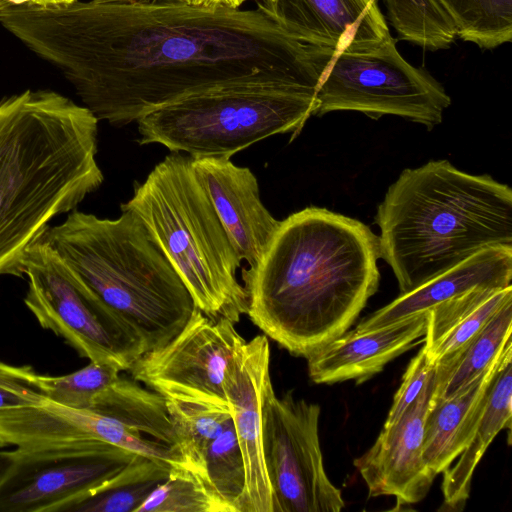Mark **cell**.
I'll list each match as a JSON object with an SVG mask.
<instances>
[{
  "mask_svg": "<svg viewBox=\"0 0 512 512\" xmlns=\"http://www.w3.org/2000/svg\"><path fill=\"white\" fill-rule=\"evenodd\" d=\"M512 342L508 344L490 385L478 425L456 464L443 472V505L440 510L462 511L469 498L474 471L498 433L511 430Z\"/></svg>",
  "mask_w": 512,
  "mask_h": 512,
  "instance_id": "21",
  "label": "cell"
},
{
  "mask_svg": "<svg viewBox=\"0 0 512 512\" xmlns=\"http://www.w3.org/2000/svg\"><path fill=\"white\" fill-rule=\"evenodd\" d=\"M65 3V0H0V5H34V6H48Z\"/></svg>",
  "mask_w": 512,
  "mask_h": 512,
  "instance_id": "34",
  "label": "cell"
},
{
  "mask_svg": "<svg viewBox=\"0 0 512 512\" xmlns=\"http://www.w3.org/2000/svg\"><path fill=\"white\" fill-rule=\"evenodd\" d=\"M72 1H74V0H65V3H70Z\"/></svg>",
  "mask_w": 512,
  "mask_h": 512,
  "instance_id": "36",
  "label": "cell"
},
{
  "mask_svg": "<svg viewBox=\"0 0 512 512\" xmlns=\"http://www.w3.org/2000/svg\"><path fill=\"white\" fill-rule=\"evenodd\" d=\"M25 275L28 309L80 356L129 371L144 353L131 328L84 285L43 236L28 251Z\"/></svg>",
  "mask_w": 512,
  "mask_h": 512,
  "instance_id": "9",
  "label": "cell"
},
{
  "mask_svg": "<svg viewBox=\"0 0 512 512\" xmlns=\"http://www.w3.org/2000/svg\"><path fill=\"white\" fill-rule=\"evenodd\" d=\"M167 410L177 437V448L190 470L197 473L207 446L232 420L229 405L168 400Z\"/></svg>",
  "mask_w": 512,
  "mask_h": 512,
  "instance_id": "27",
  "label": "cell"
},
{
  "mask_svg": "<svg viewBox=\"0 0 512 512\" xmlns=\"http://www.w3.org/2000/svg\"><path fill=\"white\" fill-rule=\"evenodd\" d=\"M43 238L131 328L144 353L168 343L197 309L173 266L128 211L107 219L73 210Z\"/></svg>",
  "mask_w": 512,
  "mask_h": 512,
  "instance_id": "5",
  "label": "cell"
},
{
  "mask_svg": "<svg viewBox=\"0 0 512 512\" xmlns=\"http://www.w3.org/2000/svg\"><path fill=\"white\" fill-rule=\"evenodd\" d=\"M270 387V346L267 336L258 335L237 350L224 378L246 468L247 512H273L262 449V406Z\"/></svg>",
  "mask_w": 512,
  "mask_h": 512,
  "instance_id": "15",
  "label": "cell"
},
{
  "mask_svg": "<svg viewBox=\"0 0 512 512\" xmlns=\"http://www.w3.org/2000/svg\"><path fill=\"white\" fill-rule=\"evenodd\" d=\"M511 342L510 339L483 373L454 396L430 403L424 426L423 459L435 476L451 466L470 442L492 380Z\"/></svg>",
  "mask_w": 512,
  "mask_h": 512,
  "instance_id": "20",
  "label": "cell"
},
{
  "mask_svg": "<svg viewBox=\"0 0 512 512\" xmlns=\"http://www.w3.org/2000/svg\"><path fill=\"white\" fill-rule=\"evenodd\" d=\"M98 122L53 90L0 100V276L25 275L28 251L50 221L76 210L103 183Z\"/></svg>",
  "mask_w": 512,
  "mask_h": 512,
  "instance_id": "3",
  "label": "cell"
},
{
  "mask_svg": "<svg viewBox=\"0 0 512 512\" xmlns=\"http://www.w3.org/2000/svg\"><path fill=\"white\" fill-rule=\"evenodd\" d=\"M304 42L334 50L369 49L391 36L377 0H255Z\"/></svg>",
  "mask_w": 512,
  "mask_h": 512,
  "instance_id": "16",
  "label": "cell"
},
{
  "mask_svg": "<svg viewBox=\"0 0 512 512\" xmlns=\"http://www.w3.org/2000/svg\"><path fill=\"white\" fill-rule=\"evenodd\" d=\"M172 468L135 454L120 472L90 493L64 504L58 512H136Z\"/></svg>",
  "mask_w": 512,
  "mask_h": 512,
  "instance_id": "25",
  "label": "cell"
},
{
  "mask_svg": "<svg viewBox=\"0 0 512 512\" xmlns=\"http://www.w3.org/2000/svg\"><path fill=\"white\" fill-rule=\"evenodd\" d=\"M89 409L109 416L154 440L177 447L166 399L134 381L119 377L95 396Z\"/></svg>",
  "mask_w": 512,
  "mask_h": 512,
  "instance_id": "24",
  "label": "cell"
},
{
  "mask_svg": "<svg viewBox=\"0 0 512 512\" xmlns=\"http://www.w3.org/2000/svg\"><path fill=\"white\" fill-rule=\"evenodd\" d=\"M37 375L31 366L0 362V410L43 402Z\"/></svg>",
  "mask_w": 512,
  "mask_h": 512,
  "instance_id": "32",
  "label": "cell"
},
{
  "mask_svg": "<svg viewBox=\"0 0 512 512\" xmlns=\"http://www.w3.org/2000/svg\"><path fill=\"white\" fill-rule=\"evenodd\" d=\"M512 301L501 307L462 348L436 362L430 403L448 399L483 373L511 339Z\"/></svg>",
  "mask_w": 512,
  "mask_h": 512,
  "instance_id": "23",
  "label": "cell"
},
{
  "mask_svg": "<svg viewBox=\"0 0 512 512\" xmlns=\"http://www.w3.org/2000/svg\"><path fill=\"white\" fill-rule=\"evenodd\" d=\"M512 301V286L477 287L428 310L424 349L436 363L462 348L494 314Z\"/></svg>",
  "mask_w": 512,
  "mask_h": 512,
  "instance_id": "22",
  "label": "cell"
},
{
  "mask_svg": "<svg viewBox=\"0 0 512 512\" xmlns=\"http://www.w3.org/2000/svg\"><path fill=\"white\" fill-rule=\"evenodd\" d=\"M379 258L378 236L361 221L319 207L295 212L242 270L247 315L307 359L347 332L376 293Z\"/></svg>",
  "mask_w": 512,
  "mask_h": 512,
  "instance_id": "2",
  "label": "cell"
},
{
  "mask_svg": "<svg viewBox=\"0 0 512 512\" xmlns=\"http://www.w3.org/2000/svg\"><path fill=\"white\" fill-rule=\"evenodd\" d=\"M196 5H223L232 8H239L246 0H186Z\"/></svg>",
  "mask_w": 512,
  "mask_h": 512,
  "instance_id": "35",
  "label": "cell"
},
{
  "mask_svg": "<svg viewBox=\"0 0 512 512\" xmlns=\"http://www.w3.org/2000/svg\"><path fill=\"white\" fill-rule=\"evenodd\" d=\"M136 453L104 442L0 451V512H58L120 472Z\"/></svg>",
  "mask_w": 512,
  "mask_h": 512,
  "instance_id": "11",
  "label": "cell"
},
{
  "mask_svg": "<svg viewBox=\"0 0 512 512\" xmlns=\"http://www.w3.org/2000/svg\"><path fill=\"white\" fill-rule=\"evenodd\" d=\"M196 474L227 512H247L246 468L232 420L207 446Z\"/></svg>",
  "mask_w": 512,
  "mask_h": 512,
  "instance_id": "26",
  "label": "cell"
},
{
  "mask_svg": "<svg viewBox=\"0 0 512 512\" xmlns=\"http://www.w3.org/2000/svg\"><path fill=\"white\" fill-rule=\"evenodd\" d=\"M109 443L170 463L171 446L154 440L91 409H77L45 399L34 405L0 410V447L80 446Z\"/></svg>",
  "mask_w": 512,
  "mask_h": 512,
  "instance_id": "13",
  "label": "cell"
},
{
  "mask_svg": "<svg viewBox=\"0 0 512 512\" xmlns=\"http://www.w3.org/2000/svg\"><path fill=\"white\" fill-rule=\"evenodd\" d=\"M380 258L408 292L490 247H512V190L447 160L401 172L377 208Z\"/></svg>",
  "mask_w": 512,
  "mask_h": 512,
  "instance_id": "4",
  "label": "cell"
},
{
  "mask_svg": "<svg viewBox=\"0 0 512 512\" xmlns=\"http://www.w3.org/2000/svg\"><path fill=\"white\" fill-rule=\"evenodd\" d=\"M121 368L108 361H90L85 367L62 376L37 375L44 397L77 409H89L97 394L120 377Z\"/></svg>",
  "mask_w": 512,
  "mask_h": 512,
  "instance_id": "31",
  "label": "cell"
},
{
  "mask_svg": "<svg viewBox=\"0 0 512 512\" xmlns=\"http://www.w3.org/2000/svg\"><path fill=\"white\" fill-rule=\"evenodd\" d=\"M244 343L235 323L197 308L174 338L142 354L129 371L165 399L226 406L225 374Z\"/></svg>",
  "mask_w": 512,
  "mask_h": 512,
  "instance_id": "12",
  "label": "cell"
},
{
  "mask_svg": "<svg viewBox=\"0 0 512 512\" xmlns=\"http://www.w3.org/2000/svg\"><path fill=\"white\" fill-rule=\"evenodd\" d=\"M388 19L401 40L436 51L449 48L457 29L437 0H384Z\"/></svg>",
  "mask_w": 512,
  "mask_h": 512,
  "instance_id": "28",
  "label": "cell"
},
{
  "mask_svg": "<svg viewBox=\"0 0 512 512\" xmlns=\"http://www.w3.org/2000/svg\"><path fill=\"white\" fill-rule=\"evenodd\" d=\"M320 406L278 397L273 386L262 406V449L273 512H339L341 491L324 469L318 425Z\"/></svg>",
  "mask_w": 512,
  "mask_h": 512,
  "instance_id": "10",
  "label": "cell"
},
{
  "mask_svg": "<svg viewBox=\"0 0 512 512\" xmlns=\"http://www.w3.org/2000/svg\"><path fill=\"white\" fill-rule=\"evenodd\" d=\"M314 116L357 111L378 119L395 115L432 130L443 120L451 98L424 67L407 62L390 36L356 52L337 53L315 93Z\"/></svg>",
  "mask_w": 512,
  "mask_h": 512,
  "instance_id": "8",
  "label": "cell"
},
{
  "mask_svg": "<svg viewBox=\"0 0 512 512\" xmlns=\"http://www.w3.org/2000/svg\"><path fill=\"white\" fill-rule=\"evenodd\" d=\"M435 366L436 363L429 361L422 346L417 355L411 359L403 375L383 427L392 425L402 417L433 375Z\"/></svg>",
  "mask_w": 512,
  "mask_h": 512,
  "instance_id": "33",
  "label": "cell"
},
{
  "mask_svg": "<svg viewBox=\"0 0 512 512\" xmlns=\"http://www.w3.org/2000/svg\"><path fill=\"white\" fill-rule=\"evenodd\" d=\"M136 512H227L192 470L173 467Z\"/></svg>",
  "mask_w": 512,
  "mask_h": 512,
  "instance_id": "30",
  "label": "cell"
},
{
  "mask_svg": "<svg viewBox=\"0 0 512 512\" xmlns=\"http://www.w3.org/2000/svg\"><path fill=\"white\" fill-rule=\"evenodd\" d=\"M434 388L435 371L402 417L383 427L371 448L354 460L370 497L394 496L400 504H414L427 495L436 477L423 459L424 426Z\"/></svg>",
  "mask_w": 512,
  "mask_h": 512,
  "instance_id": "14",
  "label": "cell"
},
{
  "mask_svg": "<svg viewBox=\"0 0 512 512\" xmlns=\"http://www.w3.org/2000/svg\"><path fill=\"white\" fill-rule=\"evenodd\" d=\"M512 280V247L486 248L422 285L401 293L373 312L353 330L373 331L434 306L477 287L506 288Z\"/></svg>",
  "mask_w": 512,
  "mask_h": 512,
  "instance_id": "19",
  "label": "cell"
},
{
  "mask_svg": "<svg viewBox=\"0 0 512 512\" xmlns=\"http://www.w3.org/2000/svg\"><path fill=\"white\" fill-rule=\"evenodd\" d=\"M192 166L240 259L254 266L280 224L262 203L257 178L225 157L192 158Z\"/></svg>",
  "mask_w": 512,
  "mask_h": 512,
  "instance_id": "17",
  "label": "cell"
},
{
  "mask_svg": "<svg viewBox=\"0 0 512 512\" xmlns=\"http://www.w3.org/2000/svg\"><path fill=\"white\" fill-rule=\"evenodd\" d=\"M315 109V94L297 86L234 83L187 95L144 115L136 121L138 141L193 159L230 158L270 136H295Z\"/></svg>",
  "mask_w": 512,
  "mask_h": 512,
  "instance_id": "7",
  "label": "cell"
},
{
  "mask_svg": "<svg viewBox=\"0 0 512 512\" xmlns=\"http://www.w3.org/2000/svg\"><path fill=\"white\" fill-rule=\"evenodd\" d=\"M120 208L141 222L202 313L233 323L247 314V293L236 277L242 260L191 157L166 156L135 184L133 196Z\"/></svg>",
  "mask_w": 512,
  "mask_h": 512,
  "instance_id": "6",
  "label": "cell"
},
{
  "mask_svg": "<svg viewBox=\"0 0 512 512\" xmlns=\"http://www.w3.org/2000/svg\"><path fill=\"white\" fill-rule=\"evenodd\" d=\"M452 19L457 36L481 49L512 39V0H437Z\"/></svg>",
  "mask_w": 512,
  "mask_h": 512,
  "instance_id": "29",
  "label": "cell"
},
{
  "mask_svg": "<svg viewBox=\"0 0 512 512\" xmlns=\"http://www.w3.org/2000/svg\"><path fill=\"white\" fill-rule=\"evenodd\" d=\"M428 311L403 318L385 327L345 332L310 355L308 373L318 384L355 380L361 384L381 372L386 364L424 341Z\"/></svg>",
  "mask_w": 512,
  "mask_h": 512,
  "instance_id": "18",
  "label": "cell"
},
{
  "mask_svg": "<svg viewBox=\"0 0 512 512\" xmlns=\"http://www.w3.org/2000/svg\"><path fill=\"white\" fill-rule=\"evenodd\" d=\"M0 25L59 69L99 121L114 126L240 82L316 93L336 55L302 41L258 8L186 0L1 5Z\"/></svg>",
  "mask_w": 512,
  "mask_h": 512,
  "instance_id": "1",
  "label": "cell"
}]
</instances>
